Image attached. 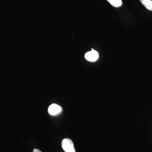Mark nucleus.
Listing matches in <instances>:
<instances>
[{
    "label": "nucleus",
    "mask_w": 152,
    "mask_h": 152,
    "mask_svg": "<svg viewBox=\"0 0 152 152\" xmlns=\"http://www.w3.org/2000/svg\"><path fill=\"white\" fill-rule=\"evenodd\" d=\"M62 147L65 152H75L74 144L72 140L69 138L64 139L62 142Z\"/></svg>",
    "instance_id": "nucleus-1"
},
{
    "label": "nucleus",
    "mask_w": 152,
    "mask_h": 152,
    "mask_svg": "<svg viewBox=\"0 0 152 152\" xmlns=\"http://www.w3.org/2000/svg\"><path fill=\"white\" fill-rule=\"evenodd\" d=\"M86 59L91 62H95L99 58V55L96 51L93 50L88 52L85 56Z\"/></svg>",
    "instance_id": "nucleus-2"
},
{
    "label": "nucleus",
    "mask_w": 152,
    "mask_h": 152,
    "mask_svg": "<svg viewBox=\"0 0 152 152\" xmlns=\"http://www.w3.org/2000/svg\"><path fill=\"white\" fill-rule=\"evenodd\" d=\"M61 107L56 104H52L49 107V114L52 115H55L60 113L61 111Z\"/></svg>",
    "instance_id": "nucleus-3"
},
{
    "label": "nucleus",
    "mask_w": 152,
    "mask_h": 152,
    "mask_svg": "<svg viewBox=\"0 0 152 152\" xmlns=\"http://www.w3.org/2000/svg\"><path fill=\"white\" fill-rule=\"evenodd\" d=\"M141 2L147 9L152 11V1L151 0H140Z\"/></svg>",
    "instance_id": "nucleus-4"
},
{
    "label": "nucleus",
    "mask_w": 152,
    "mask_h": 152,
    "mask_svg": "<svg viewBox=\"0 0 152 152\" xmlns=\"http://www.w3.org/2000/svg\"><path fill=\"white\" fill-rule=\"evenodd\" d=\"M112 6L115 7H119L122 5V0H107Z\"/></svg>",
    "instance_id": "nucleus-5"
},
{
    "label": "nucleus",
    "mask_w": 152,
    "mask_h": 152,
    "mask_svg": "<svg viewBox=\"0 0 152 152\" xmlns=\"http://www.w3.org/2000/svg\"><path fill=\"white\" fill-rule=\"evenodd\" d=\"M33 152H42L39 150L37 149H34L33 151Z\"/></svg>",
    "instance_id": "nucleus-6"
}]
</instances>
